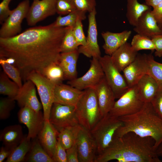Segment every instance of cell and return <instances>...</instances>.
<instances>
[{
  "instance_id": "cell-1",
  "label": "cell",
  "mask_w": 162,
  "mask_h": 162,
  "mask_svg": "<svg viewBox=\"0 0 162 162\" xmlns=\"http://www.w3.org/2000/svg\"><path fill=\"white\" fill-rule=\"evenodd\" d=\"M68 28L55 26L53 22L30 28L11 38H0V57L14 59L13 65L26 80L31 72L41 73L45 68L58 62Z\"/></svg>"
},
{
  "instance_id": "cell-2",
  "label": "cell",
  "mask_w": 162,
  "mask_h": 162,
  "mask_svg": "<svg viewBox=\"0 0 162 162\" xmlns=\"http://www.w3.org/2000/svg\"><path fill=\"white\" fill-rule=\"evenodd\" d=\"M154 141L133 132L114 136L110 144L96 156L95 162H161L156 153Z\"/></svg>"
},
{
  "instance_id": "cell-3",
  "label": "cell",
  "mask_w": 162,
  "mask_h": 162,
  "mask_svg": "<svg viewBox=\"0 0 162 162\" xmlns=\"http://www.w3.org/2000/svg\"><path fill=\"white\" fill-rule=\"evenodd\" d=\"M118 118L123 124L116 130L114 136L119 137L131 132L142 137H151L154 141L156 151L162 142V118L151 102L145 103L141 110L135 114Z\"/></svg>"
},
{
  "instance_id": "cell-4",
  "label": "cell",
  "mask_w": 162,
  "mask_h": 162,
  "mask_svg": "<svg viewBox=\"0 0 162 162\" xmlns=\"http://www.w3.org/2000/svg\"><path fill=\"white\" fill-rule=\"evenodd\" d=\"M84 91L75 106V112L79 124L90 131L102 117L94 88Z\"/></svg>"
},
{
  "instance_id": "cell-5",
  "label": "cell",
  "mask_w": 162,
  "mask_h": 162,
  "mask_svg": "<svg viewBox=\"0 0 162 162\" xmlns=\"http://www.w3.org/2000/svg\"><path fill=\"white\" fill-rule=\"evenodd\" d=\"M123 124L118 118L109 113L102 117L96 124L90 132L96 143L98 154L108 147L115 132Z\"/></svg>"
},
{
  "instance_id": "cell-6",
  "label": "cell",
  "mask_w": 162,
  "mask_h": 162,
  "mask_svg": "<svg viewBox=\"0 0 162 162\" xmlns=\"http://www.w3.org/2000/svg\"><path fill=\"white\" fill-rule=\"evenodd\" d=\"M145 103L136 85L129 88L114 104L109 113L117 117L130 115L140 111Z\"/></svg>"
},
{
  "instance_id": "cell-7",
  "label": "cell",
  "mask_w": 162,
  "mask_h": 162,
  "mask_svg": "<svg viewBox=\"0 0 162 162\" xmlns=\"http://www.w3.org/2000/svg\"><path fill=\"white\" fill-rule=\"evenodd\" d=\"M32 81L37 88L40 97L45 120H49L54 103V91L56 85L40 72L33 71L27 76L26 80Z\"/></svg>"
},
{
  "instance_id": "cell-8",
  "label": "cell",
  "mask_w": 162,
  "mask_h": 162,
  "mask_svg": "<svg viewBox=\"0 0 162 162\" xmlns=\"http://www.w3.org/2000/svg\"><path fill=\"white\" fill-rule=\"evenodd\" d=\"M99 60L106 81L118 99L129 88L124 78L112 62L111 56H101Z\"/></svg>"
},
{
  "instance_id": "cell-9",
  "label": "cell",
  "mask_w": 162,
  "mask_h": 162,
  "mask_svg": "<svg viewBox=\"0 0 162 162\" xmlns=\"http://www.w3.org/2000/svg\"><path fill=\"white\" fill-rule=\"evenodd\" d=\"M30 6L29 0L20 3L11 11L2 24L0 29V38H6L14 36L21 30V23L26 18Z\"/></svg>"
},
{
  "instance_id": "cell-10",
  "label": "cell",
  "mask_w": 162,
  "mask_h": 162,
  "mask_svg": "<svg viewBox=\"0 0 162 162\" xmlns=\"http://www.w3.org/2000/svg\"><path fill=\"white\" fill-rule=\"evenodd\" d=\"M49 122L58 131L79 124L75 112V106L54 103L49 118Z\"/></svg>"
},
{
  "instance_id": "cell-11",
  "label": "cell",
  "mask_w": 162,
  "mask_h": 162,
  "mask_svg": "<svg viewBox=\"0 0 162 162\" xmlns=\"http://www.w3.org/2000/svg\"><path fill=\"white\" fill-rule=\"evenodd\" d=\"M76 142L79 162H95L97 147L90 131L81 125Z\"/></svg>"
},
{
  "instance_id": "cell-12",
  "label": "cell",
  "mask_w": 162,
  "mask_h": 162,
  "mask_svg": "<svg viewBox=\"0 0 162 162\" xmlns=\"http://www.w3.org/2000/svg\"><path fill=\"white\" fill-rule=\"evenodd\" d=\"M17 116L20 123L24 124L28 128L27 137L31 139L37 137L44 126L45 119L43 113L25 106L21 108Z\"/></svg>"
},
{
  "instance_id": "cell-13",
  "label": "cell",
  "mask_w": 162,
  "mask_h": 162,
  "mask_svg": "<svg viewBox=\"0 0 162 162\" xmlns=\"http://www.w3.org/2000/svg\"><path fill=\"white\" fill-rule=\"evenodd\" d=\"M104 76V74L99 59L92 58L90 67L83 76L69 80L67 83L81 90L94 88Z\"/></svg>"
},
{
  "instance_id": "cell-14",
  "label": "cell",
  "mask_w": 162,
  "mask_h": 162,
  "mask_svg": "<svg viewBox=\"0 0 162 162\" xmlns=\"http://www.w3.org/2000/svg\"><path fill=\"white\" fill-rule=\"evenodd\" d=\"M89 13L86 45L85 46H80L78 50L80 54H82L88 58L92 57L99 59L101 56L98 41L96 9Z\"/></svg>"
},
{
  "instance_id": "cell-15",
  "label": "cell",
  "mask_w": 162,
  "mask_h": 162,
  "mask_svg": "<svg viewBox=\"0 0 162 162\" xmlns=\"http://www.w3.org/2000/svg\"><path fill=\"white\" fill-rule=\"evenodd\" d=\"M56 0L33 1L26 17L28 25L33 26L45 18L56 13Z\"/></svg>"
},
{
  "instance_id": "cell-16",
  "label": "cell",
  "mask_w": 162,
  "mask_h": 162,
  "mask_svg": "<svg viewBox=\"0 0 162 162\" xmlns=\"http://www.w3.org/2000/svg\"><path fill=\"white\" fill-rule=\"evenodd\" d=\"M148 67L147 54L138 53L135 60L122 71L129 88L136 85L143 75L148 74Z\"/></svg>"
},
{
  "instance_id": "cell-17",
  "label": "cell",
  "mask_w": 162,
  "mask_h": 162,
  "mask_svg": "<svg viewBox=\"0 0 162 162\" xmlns=\"http://www.w3.org/2000/svg\"><path fill=\"white\" fill-rule=\"evenodd\" d=\"M26 81L20 88L15 100L20 108L27 106L35 111H39L43 108L37 96L36 86L31 80Z\"/></svg>"
},
{
  "instance_id": "cell-18",
  "label": "cell",
  "mask_w": 162,
  "mask_h": 162,
  "mask_svg": "<svg viewBox=\"0 0 162 162\" xmlns=\"http://www.w3.org/2000/svg\"><path fill=\"white\" fill-rule=\"evenodd\" d=\"M94 88L102 117L110 112L116 99L113 91L108 84L104 76Z\"/></svg>"
},
{
  "instance_id": "cell-19",
  "label": "cell",
  "mask_w": 162,
  "mask_h": 162,
  "mask_svg": "<svg viewBox=\"0 0 162 162\" xmlns=\"http://www.w3.org/2000/svg\"><path fill=\"white\" fill-rule=\"evenodd\" d=\"M84 92L69 85L62 83L56 85L54 103L75 106Z\"/></svg>"
},
{
  "instance_id": "cell-20",
  "label": "cell",
  "mask_w": 162,
  "mask_h": 162,
  "mask_svg": "<svg viewBox=\"0 0 162 162\" xmlns=\"http://www.w3.org/2000/svg\"><path fill=\"white\" fill-rule=\"evenodd\" d=\"M151 9L144 12L138 19L133 29L137 34L151 38L162 34L158 22L151 12Z\"/></svg>"
},
{
  "instance_id": "cell-21",
  "label": "cell",
  "mask_w": 162,
  "mask_h": 162,
  "mask_svg": "<svg viewBox=\"0 0 162 162\" xmlns=\"http://www.w3.org/2000/svg\"><path fill=\"white\" fill-rule=\"evenodd\" d=\"M58 131L49 120H45L37 137L41 145L52 158L58 141Z\"/></svg>"
},
{
  "instance_id": "cell-22",
  "label": "cell",
  "mask_w": 162,
  "mask_h": 162,
  "mask_svg": "<svg viewBox=\"0 0 162 162\" xmlns=\"http://www.w3.org/2000/svg\"><path fill=\"white\" fill-rule=\"evenodd\" d=\"M138 53L127 42L116 50L111 57L112 62L121 72L135 60Z\"/></svg>"
},
{
  "instance_id": "cell-23",
  "label": "cell",
  "mask_w": 162,
  "mask_h": 162,
  "mask_svg": "<svg viewBox=\"0 0 162 162\" xmlns=\"http://www.w3.org/2000/svg\"><path fill=\"white\" fill-rule=\"evenodd\" d=\"M131 34L130 30L114 33L107 31L101 33L104 43L103 46L105 53L111 56L118 49L127 42Z\"/></svg>"
},
{
  "instance_id": "cell-24",
  "label": "cell",
  "mask_w": 162,
  "mask_h": 162,
  "mask_svg": "<svg viewBox=\"0 0 162 162\" xmlns=\"http://www.w3.org/2000/svg\"><path fill=\"white\" fill-rule=\"evenodd\" d=\"M80 54L78 50L61 53L57 62L63 70L64 80H70L77 78V63Z\"/></svg>"
},
{
  "instance_id": "cell-25",
  "label": "cell",
  "mask_w": 162,
  "mask_h": 162,
  "mask_svg": "<svg viewBox=\"0 0 162 162\" xmlns=\"http://www.w3.org/2000/svg\"><path fill=\"white\" fill-rule=\"evenodd\" d=\"M136 85L140 96L145 103L151 102L159 89L157 83L148 74L140 78Z\"/></svg>"
},
{
  "instance_id": "cell-26",
  "label": "cell",
  "mask_w": 162,
  "mask_h": 162,
  "mask_svg": "<svg viewBox=\"0 0 162 162\" xmlns=\"http://www.w3.org/2000/svg\"><path fill=\"white\" fill-rule=\"evenodd\" d=\"M22 127L20 124L9 125L1 130L0 140L4 145L15 148L24 137Z\"/></svg>"
},
{
  "instance_id": "cell-27",
  "label": "cell",
  "mask_w": 162,
  "mask_h": 162,
  "mask_svg": "<svg viewBox=\"0 0 162 162\" xmlns=\"http://www.w3.org/2000/svg\"><path fill=\"white\" fill-rule=\"evenodd\" d=\"M31 148L24 161L28 162H54L44 149L38 137L33 139Z\"/></svg>"
},
{
  "instance_id": "cell-28",
  "label": "cell",
  "mask_w": 162,
  "mask_h": 162,
  "mask_svg": "<svg viewBox=\"0 0 162 162\" xmlns=\"http://www.w3.org/2000/svg\"><path fill=\"white\" fill-rule=\"evenodd\" d=\"M151 8V7L145 3H140L138 0H127L126 16L129 23L134 27L142 14Z\"/></svg>"
},
{
  "instance_id": "cell-29",
  "label": "cell",
  "mask_w": 162,
  "mask_h": 162,
  "mask_svg": "<svg viewBox=\"0 0 162 162\" xmlns=\"http://www.w3.org/2000/svg\"><path fill=\"white\" fill-rule=\"evenodd\" d=\"M86 12L76 9L64 16L59 15L53 22L54 25L57 27H74L78 20L86 19Z\"/></svg>"
},
{
  "instance_id": "cell-30",
  "label": "cell",
  "mask_w": 162,
  "mask_h": 162,
  "mask_svg": "<svg viewBox=\"0 0 162 162\" xmlns=\"http://www.w3.org/2000/svg\"><path fill=\"white\" fill-rule=\"evenodd\" d=\"M31 139L27 135L20 143L13 150L10 155L7 158L6 162H21L24 161L25 157L29 152L32 144Z\"/></svg>"
},
{
  "instance_id": "cell-31",
  "label": "cell",
  "mask_w": 162,
  "mask_h": 162,
  "mask_svg": "<svg viewBox=\"0 0 162 162\" xmlns=\"http://www.w3.org/2000/svg\"><path fill=\"white\" fill-rule=\"evenodd\" d=\"M80 126L79 124L64 128L58 131V139L65 149L69 148L74 144Z\"/></svg>"
},
{
  "instance_id": "cell-32",
  "label": "cell",
  "mask_w": 162,
  "mask_h": 162,
  "mask_svg": "<svg viewBox=\"0 0 162 162\" xmlns=\"http://www.w3.org/2000/svg\"><path fill=\"white\" fill-rule=\"evenodd\" d=\"M20 89L18 85L14 81L10 80L4 72L0 73V94L7 95L15 99Z\"/></svg>"
},
{
  "instance_id": "cell-33",
  "label": "cell",
  "mask_w": 162,
  "mask_h": 162,
  "mask_svg": "<svg viewBox=\"0 0 162 162\" xmlns=\"http://www.w3.org/2000/svg\"><path fill=\"white\" fill-rule=\"evenodd\" d=\"M41 73L56 85L62 83L64 80L63 70L57 62L45 68Z\"/></svg>"
},
{
  "instance_id": "cell-34",
  "label": "cell",
  "mask_w": 162,
  "mask_h": 162,
  "mask_svg": "<svg viewBox=\"0 0 162 162\" xmlns=\"http://www.w3.org/2000/svg\"><path fill=\"white\" fill-rule=\"evenodd\" d=\"M148 67V74L157 83L159 89L162 90V63L155 61L151 54L147 55Z\"/></svg>"
},
{
  "instance_id": "cell-35",
  "label": "cell",
  "mask_w": 162,
  "mask_h": 162,
  "mask_svg": "<svg viewBox=\"0 0 162 162\" xmlns=\"http://www.w3.org/2000/svg\"><path fill=\"white\" fill-rule=\"evenodd\" d=\"M131 45L135 51L149 50L154 51L155 47L154 44L150 37L137 34L132 39Z\"/></svg>"
},
{
  "instance_id": "cell-36",
  "label": "cell",
  "mask_w": 162,
  "mask_h": 162,
  "mask_svg": "<svg viewBox=\"0 0 162 162\" xmlns=\"http://www.w3.org/2000/svg\"><path fill=\"white\" fill-rule=\"evenodd\" d=\"M73 27H68L61 44V53L73 52L78 49V46L73 32Z\"/></svg>"
},
{
  "instance_id": "cell-37",
  "label": "cell",
  "mask_w": 162,
  "mask_h": 162,
  "mask_svg": "<svg viewBox=\"0 0 162 162\" xmlns=\"http://www.w3.org/2000/svg\"><path fill=\"white\" fill-rule=\"evenodd\" d=\"M0 64L4 72L9 77L16 83L20 88L22 85V78L19 70L12 64L4 62L0 59Z\"/></svg>"
},
{
  "instance_id": "cell-38",
  "label": "cell",
  "mask_w": 162,
  "mask_h": 162,
  "mask_svg": "<svg viewBox=\"0 0 162 162\" xmlns=\"http://www.w3.org/2000/svg\"><path fill=\"white\" fill-rule=\"evenodd\" d=\"M14 99L8 97L1 98L0 100V119L5 120L10 116V112L15 106Z\"/></svg>"
},
{
  "instance_id": "cell-39",
  "label": "cell",
  "mask_w": 162,
  "mask_h": 162,
  "mask_svg": "<svg viewBox=\"0 0 162 162\" xmlns=\"http://www.w3.org/2000/svg\"><path fill=\"white\" fill-rule=\"evenodd\" d=\"M56 13L65 15L76 10L74 0H56Z\"/></svg>"
},
{
  "instance_id": "cell-40",
  "label": "cell",
  "mask_w": 162,
  "mask_h": 162,
  "mask_svg": "<svg viewBox=\"0 0 162 162\" xmlns=\"http://www.w3.org/2000/svg\"><path fill=\"white\" fill-rule=\"evenodd\" d=\"M82 21L78 20L73 28L74 35L79 46H85L86 45V37L83 31Z\"/></svg>"
},
{
  "instance_id": "cell-41",
  "label": "cell",
  "mask_w": 162,
  "mask_h": 162,
  "mask_svg": "<svg viewBox=\"0 0 162 162\" xmlns=\"http://www.w3.org/2000/svg\"><path fill=\"white\" fill-rule=\"evenodd\" d=\"M76 9L90 13L96 9V0H74Z\"/></svg>"
},
{
  "instance_id": "cell-42",
  "label": "cell",
  "mask_w": 162,
  "mask_h": 162,
  "mask_svg": "<svg viewBox=\"0 0 162 162\" xmlns=\"http://www.w3.org/2000/svg\"><path fill=\"white\" fill-rule=\"evenodd\" d=\"M52 159L54 162H68L66 149L62 145L58 139Z\"/></svg>"
},
{
  "instance_id": "cell-43",
  "label": "cell",
  "mask_w": 162,
  "mask_h": 162,
  "mask_svg": "<svg viewBox=\"0 0 162 162\" xmlns=\"http://www.w3.org/2000/svg\"><path fill=\"white\" fill-rule=\"evenodd\" d=\"M155 111L162 118V90H159L151 102Z\"/></svg>"
},
{
  "instance_id": "cell-44",
  "label": "cell",
  "mask_w": 162,
  "mask_h": 162,
  "mask_svg": "<svg viewBox=\"0 0 162 162\" xmlns=\"http://www.w3.org/2000/svg\"><path fill=\"white\" fill-rule=\"evenodd\" d=\"M12 0H3L0 4V23L2 24L10 14L9 5Z\"/></svg>"
},
{
  "instance_id": "cell-45",
  "label": "cell",
  "mask_w": 162,
  "mask_h": 162,
  "mask_svg": "<svg viewBox=\"0 0 162 162\" xmlns=\"http://www.w3.org/2000/svg\"><path fill=\"white\" fill-rule=\"evenodd\" d=\"M66 150L68 162H79L76 140L73 145Z\"/></svg>"
},
{
  "instance_id": "cell-46",
  "label": "cell",
  "mask_w": 162,
  "mask_h": 162,
  "mask_svg": "<svg viewBox=\"0 0 162 162\" xmlns=\"http://www.w3.org/2000/svg\"><path fill=\"white\" fill-rule=\"evenodd\" d=\"M155 47L154 55L161 57L162 56V34L154 35L151 38Z\"/></svg>"
},
{
  "instance_id": "cell-47",
  "label": "cell",
  "mask_w": 162,
  "mask_h": 162,
  "mask_svg": "<svg viewBox=\"0 0 162 162\" xmlns=\"http://www.w3.org/2000/svg\"><path fill=\"white\" fill-rule=\"evenodd\" d=\"M151 10V12L158 23L162 20V1Z\"/></svg>"
},
{
  "instance_id": "cell-48",
  "label": "cell",
  "mask_w": 162,
  "mask_h": 162,
  "mask_svg": "<svg viewBox=\"0 0 162 162\" xmlns=\"http://www.w3.org/2000/svg\"><path fill=\"white\" fill-rule=\"evenodd\" d=\"M15 148L4 145L1 147L0 150V162H3L6 158H7Z\"/></svg>"
},
{
  "instance_id": "cell-49",
  "label": "cell",
  "mask_w": 162,
  "mask_h": 162,
  "mask_svg": "<svg viewBox=\"0 0 162 162\" xmlns=\"http://www.w3.org/2000/svg\"><path fill=\"white\" fill-rule=\"evenodd\" d=\"M162 1V0H145V3L153 8Z\"/></svg>"
},
{
  "instance_id": "cell-50",
  "label": "cell",
  "mask_w": 162,
  "mask_h": 162,
  "mask_svg": "<svg viewBox=\"0 0 162 162\" xmlns=\"http://www.w3.org/2000/svg\"><path fill=\"white\" fill-rule=\"evenodd\" d=\"M156 152L157 156L159 158L160 157L161 158V162H162V142L157 148Z\"/></svg>"
},
{
  "instance_id": "cell-51",
  "label": "cell",
  "mask_w": 162,
  "mask_h": 162,
  "mask_svg": "<svg viewBox=\"0 0 162 162\" xmlns=\"http://www.w3.org/2000/svg\"><path fill=\"white\" fill-rule=\"evenodd\" d=\"M158 23L159 27L162 31V20L158 22Z\"/></svg>"
},
{
  "instance_id": "cell-52",
  "label": "cell",
  "mask_w": 162,
  "mask_h": 162,
  "mask_svg": "<svg viewBox=\"0 0 162 162\" xmlns=\"http://www.w3.org/2000/svg\"><path fill=\"white\" fill-rule=\"evenodd\" d=\"M38 0H33V1H38Z\"/></svg>"
}]
</instances>
